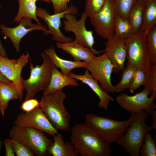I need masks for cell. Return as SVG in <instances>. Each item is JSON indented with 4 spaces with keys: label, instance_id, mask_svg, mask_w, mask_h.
<instances>
[{
    "label": "cell",
    "instance_id": "cell-1",
    "mask_svg": "<svg viewBox=\"0 0 156 156\" xmlns=\"http://www.w3.org/2000/svg\"><path fill=\"white\" fill-rule=\"evenodd\" d=\"M70 142L78 155L109 156L112 149L97 133L85 123L77 124L70 129Z\"/></svg>",
    "mask_w": 156,
    "mask_h": 156
},
{
    "label": "cell",
    "instance_id": "cell-2",
    "mask_svg": "<svg viewBox=\"0 0 156 156\" xmlns=\"http://www.w3.org/2000/svg\"><path fill=\"white\" fill-rule=\"evenodd\" d=\"M134 114H131L127 120L120 121L89 114L86 116L85 124L92 129L104 143L109 145L116 142L125 133L133 121Z\"/></svg>",
    "mask_w": 156,
    "mask_h": 156
},
{
    "label": "cell",
    "instance_id": "cell-3",
    "mask_svg": "<svg viewBox=\"0 0 156 156\" xmlns=\"http://www.w3.org/2000/svg\"><path fill=\"white\" fill-rule=\"evenodd\" d=\"M66 98L62 90L43 95L40 107L57 130L69 131L70 116L64 105Z\"/></svg>",
    "mask_w": 156,
    "mask_h": 156
},
{
    "label": "cell",
    "instance_id": "cell-4",
    "mask_svg": "<svg viewBox=\"0 0 156 156\" xmlns=\"http://www.w3.org/2000/svg\"><path fill=\"white\" fill-rule=\"evenodd\" d=\"M148 112L142 109L135 113L134 118L125 133L116 142L131 156H138L146 134L153 129L146 122L149 118Z\"/></svg>",
    "mask_w": 156,
    "mask_h": 156
},
{
    "label": "cell",
    "instance_id": "cell-5",
    "mask_svg": "<svg viewBox=\"0 0 156 156\" xmlns=\"http://www.w3.org/2000/svg\"><path fill=\"white\" fill-rule=\"evenodd\" d=\"M9 137L24 144L36 156L46 155L47 149L53 141L43 131L14 124L10 130Z\"/></svg>",
    "mask_w": 156,
    "mask_h": 156
},
{
    "label": "cell",
    "instance_id": "cell-6",
    "mask_svg": "<svg viewBox=\"0 0 156 156\" xmlns=\"http://www.w3.org/2000/svg\"><path fill=\"white\" fill-rule=\"evenodd\" d=\"M40 55L43 59L42 64L34 66L31 63L29 77L26 79L21 78L23 88L26 91L25 100L34 98L38 92L44 91L49 83L53 64L44 53H41Z\"/></svg>",
    "mask_w": 156,
    "mask_h": 156
},
{
    "label": "cell",
    "instance_id": "cell-7",
    "mask_svg": "<svg viewBox=\"0 0 156 156\" xmlns=\"http://www.w3.org/2000/svg\"><path fill=\"white\" fill-rule=\"evenodd\" d=\"M146 37V35L139 31L126 39L127 65L140 68L147 72L151 64Z\"/></svg>",
    "mask_w": 156,
    "mask_h": 156
},
{
    "label": "cell",
    "instance_id": "cell-8",
    "mask_svg": "<svg viewBox=\"0 0 156 156\" xmlns=\"http://www.w3.org/2000/svg\"><path fill=\"white\" fill-rule=\"evenodd\" d=\"M150 94L149 92L144 88L133 95L121 93L116 97V101L119 105L129 113H135L144 109L151 115L156 111V105L154 101L156 98V91L153 92L149 97Z\"/></svg>",
    "mask_w": 156,
    "mask_h": 156
},
{
    "label": "cell",
    "instance_id": "cell-9",
    "mask_svg": "<svg viewBox=\"0 0 156 156\" xmlns=\"http://www.w3.org/2000/svg\"><path fill=\"white\" fill-rule=\"evenodd\" d=\"M114 65L105 53L95 56L88 62L84 68L91 73L93 77L98 81L102 89L106 92H115L111 81Z\"/></svg>",
    "mask_w": 156,
    "mask_h": 156
},
{
    "label": "cell",
    "instance_id": "cell-10",
    "mask_svg": "<svg viewBox=\"0 0 156 156\" xmlns=\"http://www.w3.org/2000/svg\"><path fill=\"white\" fill-rule=\"evenodd\" d=\"M78 13L77 7L71 3L66 10L53 14H50L46 9L37 7L36 14L37 16L42 18L47 25V30L44 32V34H51L53 40L57 42L64 43L72 41L73 40L71 37L65 36L61 32V19L66 14H76Z\"/></svg>",
    "mask_w": 156,
    "mask_h": 156
},
{
    "label": "cell",
    "instance_id": "cell-11",
    "mask_svg": "<svg viewBox=\"0 0 156 156\" xmlns=\"http://www.w3.org/2000/svg\"><path fill=\"white\" fill-rule=\"evenodd\" d=\"M29 58L28 53H23L17 59H9L0 55V72L14 84L21 101L23 97L24 90L21 81V72Z\"/></svg>",
    "mask_w": 156,
    "mask_h": 156
},
{
    "label": "cell",
    "instance_id": "cell-12",
    "mask_svg": "<svg viewBox=\"0 0 156 156\" xmlns=\"http://www.w3.org/2000/svg\"><path fill=\"white\" fill-rule=\"evenodd\" d=\"M116 15L113 0H106L100 11L95 16L90 18L91 23L98 36L107 40L114 36Z\"/></svg>",
    "mask_w": 156,
    "mask_h": 156
},
{
    "label": "cell",
    "instance_id": "cell-13",
    "mask_svg": "<svg viewBox=\"0 0 156 156\" xmlns=\"http://www.w3.org/2000/svg\"><path fill=\"white\" fill-rule=\"evenodd\" d=\"M87 16L83 12L81 18L77 19L75 14H67L64 18V29L66 32H72L75 36V42L87 48L95 50L93 48L94 39L92 30L86 28L85 23Z\"/></svg>",
    "mask_w": 156,
    "mask_h": 156
},
{
    "label": "cell",
    "instance_id": "cell-14",
    "mask_svg": "<svg viewBox=\"0 0 156 156\" xmlns=\"http://www.w3.org/2000/svg\"><path fill=\"white\" fill-rule=\"evenodd\" d=\"M14 123L37 129L53 136L59 133L40 107L29 112H20L16 116Z\"/></svg>",
    "mask_w": 156,
    "mask_h": 156
},
{
    "label": "cell",
    "instance_id": "cell-15",
    "mask_svg": "<svg viewBox=\"0 0 156 156\" xmlns=\"http://www.w3.org/2000/svg\"><path fill=\"white\" fill-rule=\"evenodd\" d=\"M32 19L28 18H23L19 21L18 25L12 28L7 27L3 24L0 25L2 33L10 39L17 53L20 51V44L21 40L28 33L35 30H42L44 32L47 30L45 25L37 23L33 24Z\"/></svg>",
    "mask_w": 156,
    "mask_h": 156
},
{
    "label": "cell",
    "instance_id": "cell-16",
    "mask_svg": "<svg viewBox=\"0 0 156 156\" xmlns=\"http://www.w3.org/2000/svg\"><path fill=\"white\" fill-rule=\"evenodd\" d=\"M105 53L114 66L113 72L118 73L124 66L126 58V39L114 36L105 44Z\"/></svg>",
    "mask_w": 156,
    "mask_h": 156
},
{
    "label": "cell",
    "instance_id": "cell-17",
    "mask_svg": "<svg viewBox=\"0 0 156 156\" xmlns=\"http://www.w3.org/2000/svg\"><path fill=\"white\" fill-rule=\"evenodd\" d=\"M68 75L88 86L98 97L99 99L98 106L100 108L107 109L109 102L114 101V99L102 89L98 81L93 77L88 70H85L83 75L75 74L70 72Z\"/></svg>",
    "mask_w": 156,
    "mask_h": 156
},
{
    "label": "cell",
    "instance_id": "cell-18",
    "mask_svg": "<svg viewBox=\"0 0 156 156\" xmlns=\"http://www.w3.org/2000/svg\"><path fill=\"white\" fill-rule=\"evenodd\" d=\"M56 45L57 48L70 55L74 61L77 62L83 61L88 62L94 57L95 55H99L101 53H104V50H93L79 44L74 40L64 43L57 42Z\"/></svg>",
    "mask_w": 156,
    "mask_h": 156
},
{
    "label": "cell",
    "instance_id": "cell-19",
    "mask_svg": "<svg viewBox=\"0 0 156 156\" xmlns=\"http://www.w3.org/2000/svg\"><path fill=\"white\" fill-rule=\"evenodd\" d=\"M71 85L78 86L79 84L76 79L66 75L59 71L53 64L51 70L49 83L43 91V95H45L59 90L65 87Z\"/></svg>",
    "mask_w": 156,
    "mask_h": 156
},
{
    "label": "cell",
    "instance_id": "cell-20",
    "mask_svg": "<svg viewBox=\"0 0 156 156\" xmlns=\"http://www.w3.org/2000/svg\"><path fill=\"white\" fill-rule=\"evenodd\" d=\"M53 140L48 148L47 155L50 156H77L78 155L73 144L64 141L63 136L58 133L53 136Z\"/></svg>",
    "mask_w": 156,
    "mask_h": 156
},
{
    "label": "cell",
    "instance_id": "cell-21",
    "mask_svg": "<svg viewBox=\"0 0 156 156\" xmlns=\"http://www.w3.org/2000/svg\"><path fill=\"white\" fill-rule=\"evenodd\" d=\"M44 53L49 57L53 64L56 68H59L61 72L68 75L71 71L75 68H85L87 62H77L63 59L56 54L53 47L51 46L44 51Z\"/></svg>",
    "mask_w": 156,
    "mask_h": 156
},
{
    "label": "cell",
    "instance_id": "cell-22",
    "mask_svg": "<svg viewBox=\"0 0 156 156\" xmlns=\"http://www.w3.org/2000/svg\"><path fill=\"white\" fill-rule=\"evenodd\" d=\"M19 7L17 14L14 18V23H18L23 18H30L35 20L37 23L41 24L36 15V2L40 0L48 3L49 0H17Z\"/></svg>",
    "mask_w": 156,
    "mask_h": 156
},
{
    "label": "cell",
    "instance_id": "cell-23",
    "mask_svg": "<svg viewBox=\"0 0 156 156\" xmlns=\"http://www.w3.org/2000/svg\"><path fill=\"white\" fill-rule=\"evenodd\" d=\"M18 99L16 88L12 82L6 83L0 81V113L2 116L9 106L11 100Z\"/></svg>",
    "mask_w": 156,
    "mask_h": 156
},
{
    "label": "cell",
    "instance_id": "cell-24",
    "mask_svg": "<svg viewBox=\"0 0 156 156\" xmlns=\"http://www.w3.org/2000/svg\"><path fill=\"white\" fill-rule=\"evenodd\" d=\"M146 3L138 0L130 11L128 19L131 25L133 34L139 31L143 23Z\"/></svg>",
    "mask_w": 156,
    "mask_h": 156
},
{
    "label": "cell",
    "instance_id": "cell-25",
    "mask_svg": "<svg viewBox=\"0 0 156 156\" xmlns=\"http://www.w3.org/2000/svg\"><path fill=\"white\" fill-rule=\"evenodd\" d=\"M146 3L143 22L139 31L145 35L156 25V0H148Z\"/></svg>",
    "mask_w": 156,
    "mask_h": 156
},
{
    "label": "cell",
    "instance_id": "cell-26",
    "mask_svg": "<svg viewBox=\"0 0 156 156\" xmlns=\"http://www.w3.org/2000/svg\"><path fill=\"white\" fill-rule=\"evenodd\" d=\"M137 68L133 66L127 65L126 67L123 68L121 75V78L120 81L117 84L114 86L115 92H121L129 88Z\"/></svg>",
    "mask_w": 156,
    "mask_h": 156
},
{
    "label": "cell",
    "instance_id": "cell-27",
    "mask_svg": "<svg viewBox=\"0 0 156 156\" xmlns=\"http://www.w3.org/2000/svg\"><path fill=\"white\" fill-rule=\"evenodd\" d=\"M115 36L127 39L133 35L129 22L127 18L116 15L114 20Z\"/></svg>",
    "mask_w": 156,
    "mask_h": 156
},
{
    "label": "cell",
    "instance_id": "cell-28",
    "mask_svg": "<svg viewBox=\"0 0 156 156\" xmlns=\"http://www.w3.org/2000/svg\"><path fill=\"white\" fill-rule=\"evenodd\" d=\"M146 42L151 64H156V25L146 35Z\"/></svg>",
    "mask_w": 156,
    "mask_h": 156
},
{
    "label": "cell",
    "instance_id": "cell-29",
    "mask_svg": "<svg viewBox=\"0 0 156 156\" xmlns=\"http://www.w3.org/2000/svg\"><path fill=\"white\" fill-rule=\"evenodd\" d=\"M138 0H113L116 15L128 19L129 14Z\"/></svg>",
    "mask_w": 156,
    "mask_h": 156
},
{
    "label": "cell",
    "instance_id": "cell-30",
    "mask_svg": "<svg viewBox=\"0 0 156 156\" xmlns=\"http://www.w3.org/2000/svg\"><path fill=\"white\" fill-rule=\"evenodd\" d=\"M144 142L140 148V153L142 156H156V138H153L149 132L144 137Z\"/></svg>",
    "mask_w": 156,
    "mask_h": 156
},
{
    "label": "cell",
    "instance_id": "cell-31",
    "mask_svg": "<svg viewBox=\"0 0 156 156\" xmlns=\"http://www.w3.org/2000/svg\"><path fill=\"white\" fill-rule=\"evenodd\" d=\"M106 0H86L84 12L87 17H91L96 14L104 6Z\"/></svg>",
    "mask_w": 156,
    "mask_h": 156
},
{
    "label": "cell",
    "instance_id": "cell-32",
    "mask_svg": "<svg viewBox=\"0 0 156 156\" xmlns=\"http://www.w3.org/2000/svg\"><path fill=\"white\" fill-rule=\"evenodd\" d=\"M144 86L151 94L156 91V64H151L149 71L146 72Z\"/></svg>",
    "mask_w": 156,
    "mask_h": 156
},
{
    "label": "cell",
    "instance_id": "cell-33",
    "mask_svg": "<svg viewBox=\"0 0 156 156\" xmlns=\"http://www.w3.org/2000/svg\"><path fill=\"white\" fill-rule=\"evenodd\" d=\"M146 72L139 68H136L132 83L129 88L132 93L141 86L144 85L145 79Z\"/></svg>",
    "mask_w": 156,
    "mask_h": 156
},
{
    "label": "cell",
    "instance_id": "cell-34",
    "mask_svg": "<svg viewBox=\"0 0 156 156\" xmlns=\"http://www.w3.org/2000/svg\"><path fill=\"white\" fill-rule=\"evenodd\" d=\"M9 140L16 156H34L32 152L27 147L20 142L10 138Z\"/></svg>",
    "mask_w": 156,
    "mask_h": 156
},
{
    "label": "cell",
    "instance_id": "cell-35",
    "mask_svg": "<svg viewBox=\"0 0 156 156\" xmlns=\"http://www.w3.org/2000/svg\"><path fill=\"white\" fill-rule=\"evenodd\" d=\"M40 101L34 98L24 101L21 104L20 108L23 112H28L37 107H40Z\"/></svg>",
    "mask_w": 156,
    "mask_h": 156
},
{
    "label": "cell",
    "instance_id": "cell-36",
    "mask_svg": "<svg viewBox=\"0 0 156 156\" xmlns=\"http://www.w3.org/2000/svg\"><path fill=\"white\" fill-rule=\"evenodd\" d=\"M52 4L54 14L66 10L69 6V0H49Z\"/></svg>",
    "mask_w": 156,
    "mask_h": 156
},
{
    "label": "cell",
    "instance_id": "cell-37",
    "mask_svg": "<svg viewBox=\"0 0 156 156\" xmlns=\"http://www.w3.org/2000/svg\"><path fill=\"white\" fill-rule=\"evenodd\" d=\"M3 144L5 149V155L6 156H15V153L13 148L9 140V138L5 140Z\"/></svg>",
    "mask_w": 156,
    "mask_h": 156
},
{
    "label": "cell",
    "instance_id": "cell-38",
    "mask_svg": "<svg viewBox=\"0 0 156 156\" xmlns=\"http://www.w3.org/2000/svg\"><path fill=\"white\" fill-rule=\"evenodd\" d=\"M152 117V123L151 125V127H152L153 129H156V111L152 114L151 115Z\"/></svg>",
    "mask_w": 156,
    "mask_h": 156
},
{
    "label": "cell",
    "instance_id": "cell-39",
    "mask_svg": "<svg viewBox=\"0 0 156 156\" xmlns=\"http://www.w3.org/2000/svg\"><path fill=\"white\" fill-rule=\"evenodd\" d=\"M0 55L2 56L7 57L6 52L3 47L0 40Z\"/></svg>",
    "mask_w": 156,
    "mask_h": 156
},
{
    "label": "cell",
    "instance_id": "cell-40",
    "mask_svg": "<svg viewBox=\"0 0 156 156\" xmlns=\"http://www.w3.org/2000/svg\"><path fill=\"white\" fill-rule=\"evenodd\" d=\"M0 81L4 83H8L11 82L9 79L5 77L0 72Z\"/></svg>",
    "mask_w": 156,
    "mask_h": 156
},
{
    "label": "cell",
    "instance_id": "cell-41",
    "mask_svg": "<svg viewBox=\"0 0 156 156\" xmlns=\"http://www.w3.org/2000/svg\"><path fill=\"white\" fill-rule=\"evenodd\" d=\"M3 142L0 138V150H1L2 147Z\"/></svg>",
    "mask_w": 156,
    "mask_h": 156
},
{
    "label": "cell",
    "instance_id": "cell-42",
    "mask_svg": "<svg viewBox=\"0 0 156 156\" xmlns=\"http://www.w3.org/2000/svg\"><path fill=\"white\" fill-rule=\"evenodd\" d=\"M142 0L144 1L146 3L148 1V0Z\"/></svg>",
    "mask_w": 156,
    "mask_h": 156
}]
</instances>
